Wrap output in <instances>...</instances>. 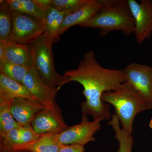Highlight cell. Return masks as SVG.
I'll list each match as a JSON object with an SVG mask.
<instances>
[{
  "label": "cell",
  "instance_id": "1",
  "mask_svg": "<svg viewBox=\"0 0 152 152\" xmlns=\"http://www.w3.org/2000/svg\"><path fill=\"white\" fill-rule=\"evenodd\" d=\"M64 75L83 88L86 100L81 104L83 114L90 115L94 121L100 122L110 119V105L102 101V95L115 91L126 82L124 69L103 67L96 59L94 52L90 50L85 53L77 68L68 70Z\"/></svg>",
  "mask_w": 152,
  "mask_h": 152
},
{
  "label": "cell",
  "instance_id": "2",
  "mask_svg": "<svg viewBox=\"0 0 152 152\" xmlns=\"http://www.w3.org/2000/svg\"><path fill=\"white\" fill-rule=\"evenodd\" d=\"M101 2L100 10L80 26L99 28L102 37L113 31H121L127 36L134 34V20L128 0H101Z\"/></svg>",
  "mask_w": 152,
  "mask_h": 152
},
{
  "label": "cell",
  "instance_id": "3",
  "mask_svg": "<svg viewBox=\"0 0 152 152\" xmlns=\"http://www.w3.org/2000/svg\"><path fill=\"white\" fill-rule=\"evenodd\" d=\"M102 100L114 106L115 114L123 129L129 135L132 132L133 122L136 115L152 108V102L139 94L127 82L115 91L104 93Z\"/></svg>",
  "mask_w": 152,
  "mask_h": 152
},
{
  "label": "cell",
  "instance_id": "4",
  "mask_svg": "<svg viewBox=\"0 0 152 152\" xmlns=\"http://www.w3.org/2000/svg\"><path fill=\"white\" fill-rule=\"evenodd\" d=\"M53 45L44 35L28 45L33 65L44 82L52 88L61 89L69 79L58 73L55 67Z\"/></svg>",
  "mask_w": 152,
  "mask_h": 152
},
{
  "label": "cell",
  "instance_id": "5",
  "mask_svg": "<svg viewBox=\"0 0 152 152\" xmlns=\"http://www.w3.org/2000/svg\"><path fill=\"white\" fill-rule=\"evenodd\" d=\"M12 27L9 41L29 45L43 35L44 24L27 14L12 11Z\"/></svg>",
  "mask_w": 152,
  "mask_h": 152
},
{
  "label": "cell",
  "instance_id": "6",
  "mask_svg": "<svg viewBox=\"0 0 152 152\" xmlns=\"http://www.w3.org/2000/svg\"><path fill=\"white\" fill-rule=\"evenodd\" d=\"M23 84L26 86L31 94L47 108L62 113L56 100L60 89L48 86L41 78L34 65L29 69Z\"/></svg>",
  "mask_w": 152,
  "mask_h": 152
},
{
  "label": "cell",
  "instance_id": "7",
  "mask_svg": "<svg viewBox=\"0 0 152 152\" xmlns=\"http://www.w3.org/2000/svg\"><path fill=\"white\" fill-rule=\"evenodd\" d=\"M100 129V122H90L86 115L83 114L81 122L56 134L55 137L61 145L79 144L84 146L90 142L96 140L94 135Z\"/></svg>",
  "mask_w": 152,
  "mask_h": 152
},
{
  "label": "cell",
  "instance_id": "8",
  "mask_svg": "<svg viewBox=\"0 0 152 152\" xmlns=\"http://www.w3.org/2000/svg\"><path fill=\"white\" fill-rule=\"evenodd\" d=\"M131 12L134 20V34L138 44H141L151 37L152 34V1L128 0Z\"/></svg>",
  "mask_w": 152,
  "mask_h": 152
},
{
  "label": "cell",
  "instance_id": "9",
  "mask_svg": "<svg viewBox=\"0 0 152 152\" xmlns=\"http://www.w3.org/2000/svg\"><path fill=\"white\" fill-rule=\"evenodd\" d=\"M124 70L126 82L142 97L152 102V67L132 63Z\"/></svg>",
  "mask_w": 152,
  "mask_h": 152
},
{
  "label": "cell",
  "instance_id": "10",
  "mask_svg": "<svg viewBox=\"0 0 152 152\" xmlns=\"http://www.w3.org/2000/svg\"><path fill=\"white\" fill-rule=\"evenodd\" d=\"M31 127L39 134L58 133L69 127L63 119L62 113L46 108L36 115L31 123Z\"/></svg>",
  "mask_w": 152,
  "mask_h": 152
},
{
  "label": "cell",
  "instance_id": "11",
  "mask_svg": "<svg viewBox=\"0 0 152 152\" xmlns=\"http://www.w3.org/2000/svg\"><path fill=\"white\" fill-rule=\"evenodd\" d=\"M46 108L40 102L27 98H16L11 102L12 115L22 126H31L36 115Z\"/></svg>",
  "mask_w": 152,
  "mask_h": 152
},
{
  "label": "cell",
  "instance_id": "12",
  "mask_svg": "<svg viewBox=\"0 0 152 152\" xmlns=\"http://www.w3.org/2000/svg\"><path fill=\"white\" fill-rule=\"evenodd\" d=\"M101 6V0H88L80 8L70 14L65 19L60 27L59 35L71 27L76 25L80 26L92 18L100 10Z\"/></svg>",
  "mask_w": 152,
  "mask_h": 152
},
{
  "label": "cell",
  "instance_id": "13",
  "mask_svg": "<svg viewBox=\"0 0 152 152\" xmlns=\"http://www.w3.org/2000/svg\"><path fill=\"white\" fill-rule=\"evenodd\" d=\"M19 98L38 101L24 85L0 73V103L11 102L14 99Z\"/></svg>",
  "mask_w": 152,
  "mask_h": 152
},
{
  "label": "cell",
  "instance_id": "14",
  "mask_svg": "<svg viewBox=\"0 0 152 152\" xmlns=\"http://www.w3.org/2000/svg\"><path fill=\"white\" fill-rule=\"evenodd\" d=\"M81 7L69 10L60 11L52 7L45 12L44 35L52 44L56 43L59 40L60 36L59 32L65 19L69 15L77 10Z\"/></svg>",
  "mask_w": 152,
  "mask_h": 152
},
{
  "label": "cell",
  "instance_id": "15",
  "mask_svg": "<svg viewBox=\"0 0 152 152\" xmlns=\"http://www.w3.org/2000/svg\"><path fill=\"white\" fill-rule=\"evenodd\" d=\"M55 133L42 134L36 140L14 147L7 152H58L62 146L56 140Z\"/></svg>",
  "mask_w": 152,
  "mask_h": 152
},
{
  "label": "cell",
  "instance_id": "16",
  "mask_svg": "<svg viewBox=\"0 0 152 152\" xmlns=\"http://www.w3.org/2000/svg\"><path fill=\"white\" fill-rule=\"evenodd\" d=\"M2 42L4 45L6 58L9 61L28 68L33 65L32 56L28 45L9 41Z\"/></svg>",
  "mask_w": 152,
  "mask_h": 152
},
{
  "label": "cell",
  "instance_id": "17",
  "mask_svg": "<svg viewBox=\"0 0 152 152\" xmlns=\"http://www.w3.org/2000/svg\"><path fill=\"white\" fill-rule=\"evenodd\" d=\"M115 132V137L119 142L118 152H132L134 144V139L132 135L126 133L120 127L119 120L115 114L112 115V119L109 122Z\"/></svg>",
  "mask_w": 152,
  "mask_h": 152
},
{
  "label": "cell",
  "instance_id": "18",
  "mask_svg": "<svg viewBox=\"0 0 152 152\" xmlns=\"http://www.w3.org/2000/svg\"><path fill=\"white\" fill-rule=\"evenodd\" d=\"M12 27V11L7 0L0 1V41H9Z\"/></svg>",
  "mask_w": 152,
  "mask_h": 152
},
{
  "label": "cell",
  "instance_id": "19",
  "mask_svg": "<svg viewBox=\"0 0 152 152\" xmlns=\"http://www.w3.org/2000/svg\"><path fill=\"white\" fill-rule=\"evenodd\" d=\"M29 69V68L11 63L6 58L0 61V73L23 84Z\"/></svg>",
  "mask_w": 152,
  "mask_h": 152
},
{
  "label": "cell",
  "instance_id": "20",
  "mask_svg": "<svg viewBox=\"0 0 152 152\" xmlns=\"http://www.w3.org/2000/svg\"><path fill=\"white\" fill-rule=\"evenodd\" d=\"M11 102L0 103V136L4 137L13 129L21 126L12 115Z\"/></svg>",
  "mask_w": 152,
  "mask_h": 152
},
{
  "label": "cell",
  "instance_id": "21",
  "mask_svg": "<svg viewBox=\"0 0 152 152\" xmlns=\"http://www.w3.org/2000/svg\"><path fill=\"white\" fill-rule=\"evenodd\" d=\"M23 126L11 130L4 137H1V150L7 152L12 148L20 145Z\"/></svg>",
  "mask_w": 152,
  "mask_h": 152
},
{
  "label": "cell",
  "instance_id": "22",
  "mask_svg": "<svg viewBox=\"0 0 152 152\" xmlns=\"http://www.w3.org/2000/svg\"><path fill=\"white\" fill-rule=\"evenodd\" d=\"M24 6L26 14L44 24L45 20V12L39 6L36 0H20Z\"/></svg>",
  "mask_w": 152,
  "mask_h": 152
},
{
  "label": "cell",
  "instance_id": "23",
  "mask_svg": "<svg viewBox=\"0 0 152 152\" xmlns=\"http://www.w3.org/2000/svg\"><path fill=\"white\" fill-rule=\"evenodd\" d=\"M88 0H51V5L60 11L79 8L85 5Z\"/></svg>",
  "mask_w": 152,
  "mask_h": 152
},
{
  "label": "cell",
  "instance_id": "24",
  "mask_svg": "<svg viewBox=\"0 0 152 152\" xmlns=\"http://www.w3.org/2000/svg\"><path fill=\"white\" fill-rule=\"evenodd\" d=\"M41 135L42 134H39L36 133L33 129L31 126L28 127L23 126L21 143L19 145H25V144L37 140L40 137Z\"/></svg>",
  "mask_w": 152,
  "mask_h": 152
},
{
  "label": "cell",
  "instance_id": "25",
  "mask_svg": "<svg viewBox=\"0 0 152 152\" xmlns=\"http://www.w3.org/2000/svg\"><path fill=\"white\" fill-rule=\"evenodd\" d=\"M11 10L15 12L26 14V11L20 0H7Z\"/></svg>",
  "mask_w": 152,
  "mask_h": 152
},
{
  "label": "cell",
  "instance_id": "26",
  "mask_svg": "<svg viewBox=\"0 0 152 152\" xmlns=\"http://www.w3.org/2000/svg\"><path fill=\"white\" fill-rule=\"evenodd\" d=\"M84 146L79 144L62 145L58 152H84Z\"/></svg>",
  "mask_w": 152,
  "mask_h": 152
},
{
  "label": "cell",
  "instance_id": "27",
  "mask_svg": "<svg viewBox=\"0 0 152 152\" xmlns=\"http://www.w3.org/2000/svg\"><path fill=\"white\" fill-rule=\"evenodd\" d=\"M36 1L45 12L51 7V0H36Z\"/></svg>",
  "mask_w": 152,
  "mask_h": 152
},
{
  "label": "cell",
  "instance_id": "28",
  "mask_svg": "<svg viewBox=\"0 0 152 152\" xmlns=\"http://www.w3.org/2000/svg\"><path fill=\"white\" fill-rule=\"evenodd\" d=\"M6 58L4 45L2 42H0V61Z\"/></svg>",
  "mask_w": 152,
  "mask_h": 152
},
{
  "label": "cell",
  "instance_id": "29",
  "mask_svg": "<svg viewBox=\"0 0 152 152\" xmlns=\"http://www.w3.org/2000/svg\"><path fill=\"white\" fill-rule=\"evenodd\" d=\"M149 126L151 128V129H152V118L151 119V121H150Z\"/></svg>",
  "mask_w": 152,
  "mask_h": 152
},
{
  "label": "cell",
  "instance_id": "30",
  "mask_svg": "<svg viewBox=\"0 0 152 152\" xmlns=\"http://www.w3.org/2000/svg\"></svg>",
  "mask_w": 152,
  "mask_h": 152
}]
</instances>
